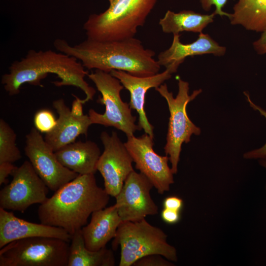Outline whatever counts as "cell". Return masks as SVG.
<instances>
[{
  "label": "cell",
  "instance_id": "3",
  "mask_svg": "<svg viewBox=\"0 0 266 266\" xmlns=\"http://www.w3.org/2000/svg\"><path fill=\"white\" fill-rule=\"evenodd\" d=\"M109 199L94 174H79L40 204L37 215L41 223L62 228L72 235L87 225L94 211L106 207Z\"/></svg>",
  "mask_w": 266,
  "mask_h": 266
},
{
  "label": "cell",
  "instance_id": "25",
  "mask_svg": "<svg viewBox=\"0 0 266 266\" xmlns=\"http://www.w3.org/2000/svg\"><path fill=\"white\" fill-rule=\"evenodd\" d=\"M247 101L250 106L255 110L258 111L266 120V110L256 104L251 99L249 94L244 92ZM243 157L247 159H260L266 160V142L260 148L256 149L243 154Z\"/></svg>",
  "mask_w": 266,
  "mask_h": 266
},
{
  "label": "cell",
  "instance_id": "18",
  "mask_svg": "<svg viewBox=\"0 0 266 266\" xmlns=\"http://www.w3.org/2000/svg\"><path fill=\"white\" fill-rule=\"evenodd\" d=\"M89 224L81 229L86 247L97 251L113 239L122 221L115 204L94 211Z\"/></svg>",
  "mask_w": 266,
  "mask_h": 266
},
{
  "label": "cell",
  "instance_id": "19",
  "mask_svg": "<svg viewBox=\"0 0 266 266\" xmlns=\"http://www.w3.org/2000/svg\"><path fill=\"white\" fill-rule=\"evenodd\" d=\"M55 153L64 166L78 174H95L101 155L98 145L91 140L72 142Z\"/></svg>",
  "mask_w": 266,
  "mask_h": 266
},
{
  "label": "cell",
  "instance_id": "20",
  "mask_svg": "<svg viewBox=\"0 0 266 266\" xmlns=\"http://www.w3.org/2000/svg\"><path fill=\"white\" fill-rule=\"evenodd\" d=\"M115 264L112 249L106 247L97 251L88 249L85 246L81 229L72 235L67 266H114Z\"/></svg>",
  "mask_w": 266,
  "mask_h": 266
},
{
  "label": "cell",
  "instance_id": "14",
  "mask_svg": "<svg viewBox=\"0 0 266 266\" xmlns=\"http://www.w3.org/2000/svg\"><path fill=\"white\" fill-rule=\"evenodd\" d=\"M110 73L118 79L130 92L129 104L131 108L135 110L138 114V125L141 130L143 129L145 133L154 137V127L149 122L145 111L146 94L150 89L159 87L175 72L172 69L167 68L162 72L148 76H137L117 70H112Z\"/></svg>",
  "mask_w": 266,
  "mask_h": 266
},
{
  "label": "cell",
  "instance_id": "5",
  "mask_svg": "<svg viewBox=\"0 0 266 266\" xmlns=\"http://www.w3.org/2000/svg\"><path fill=\"white\" fill-rule=\"evenodd\" d=\"M167 236L160 228L145 219L122 221L112 242L113 250L120 247L119 266H131L140 258L158 254L172 261H177L176 248L167 241Z\"/></svg>",
  "mask_w": 266,
  "mask_h": 266
},
{
  "label": "cell",
  "instance_id": "26",
  "mask_svg": "<svg viewBox=\"0 0 266 266\" xmlns=\"http://www.w3.org/2000/svg\"><path fill=\"white\" fill-rule=\"evenodd\" d=\"M134 266H173L170 261L158 254H153L142 257L136 261Z\"/></svg>",
  "mask_w": 266,
  "mask_h": 266
},
{
  "label": "cell",
  "instance_id": "27",
  "mask_svg": "<svg viewBox=\"0 0 266 266\" xmlns=\"http://www.w3.org/2000/svg\"><path fill=\"white\" fill-rule=\"evenodd\" d=\"M202 8L206 11H209L212 5L215 6L214 13L215 15L221 16H226L230 17L231 14L222 10V8L225 5L227 0H200Z\"/></svg>",
  "mask_w": 266,
  "mask_h": 266
},
{
  "label": "cell",
  "instance_id": "11",
  "mask_svg": "<svg viewBox=\"0 0 266 266\" xmlns=\"http://www.w3.org/2000/svg\"><path fill=\"white\" fill-rule=\"evenodd\" d=\"M153 138L147 133L127 137L124 143L136 169L152 183L160 194L169 190L174 183L173 173L168 165V156H161L153 149Z\"/></svg>",
  "mask_w": 266,
  "mask_h": 266
},
{
  "label": "cell",
  "instance_id": "33",
  "mask_svg": "<svg viewBox=\"0 0 266 266\" xmlns=\"http://www.w3.org/2000/svg\"><path fill=\"white\" fill-rule=\"evenodd\" d=\"M260 164L266 168V160H260Z\"/></svg>",
  "mask_w": 266,
  "mask_h": 266
},
{
  "label": "cell",
  "instance_id": "24",
  "mask_svg": "<svg viewBox=\"0 0 266 266\" xmlns=\"http://www.w3.org/2000/svg\"><path fill=\"white\" fill-rule=\"evenodd\" d=\"M57 123V119L54 113L48 109H41L34 114V128L41 133L46 134L51 132L55 128Z\"/></svg>",
  "mask_w": 266,
  "mask_h": 266
},
{
  "label": "cell",
  "instance_id": "12",
  "mask_svg": "<svg viewBox=\"0 0 266 266\" xmlns=\"http://www.w3.org/2000/svg\"><path fill=\"white\" fill-rule=\"evenodd\" d=\"M100 138L104 150L97 163V170L103 179L104 190L110 196L115 198L128 176L134 170L133 160L116 132L113 131L110 135L102 132Z\"/></svg>",
  "mask_w": 266,
  "mask_h": 266
},
{
  "label": "cell",
  "instance_id": "10",
  "mask_svg": "<svg viewBox=\"0 0 266 266\" xmlns=\"http://www.w3.org/2000/svg\"><path fill=\"white\" fill-rule=\"evenodd\" d=\"M25 154L49 190L56 191L79 174L64 166L35 128L26 135Z\"/></svg>",
  "mask_w": 266,
  "mask_h": 266
},
{
  "label": "cell",
  "instance_id": "6",
  "mask_svg": "<svg viewBox=\"0 0 266 266\" xmlns=\"http://www.w3.org/2000/svg\"><path fill=\"white\" fill-rule=\"evenodd\" d=\"M178 92L175 98L168 91L166 83L162 84L155 90L166 101L170 116L168 125L166 142L164 147L166 155L168 156L173 173L176 174L180 160L182 145L190 141L193 134L200 135V129L195 125L188 116L186 107L201 92V89L194 90L189 95V84L179 78Z\"/></svg>",
  "mask_w": 266,
  "mask_h": 266
},
{
  "label": "cell",
  "instance_id": "16",
  "mask_svg": "<svg viewBox=\"0 0 266 266\" xmlns=\"http://www.w3.org/2000/svg\"><path fill=\"white\" fill-rule=\"evenodd\" d=\"M58 118L55 128L45 134L44 139L54 151L75 142L81 134L87 135L89 127L92 124L88 115L78 116L73 114L63 99L53 101Z\"/></svg>",
  "mask_w": 266,
  "mask_h": 266
},
{
  "label": "cell",
  "instance_id": "28",
  "mask_svg": "<svg viewBox=\"0 0 266 266\" xmlns=\"http://www.w3.org/2000/svg\"><path fill=\"white\" fill-rule=\"evenodd\" d=\"M184 205L183 200L177 196H169L163 201L164 208L180 211Z\"/></svg>",
  "mask_w": 266,
  "mask_h": 266
},
{
  "label": "cell",
  "instance_id": "2",
  "mask_svg": "<svg viewBox=\"0 0 266 266\" xmlns=\"http://www.w3.org/2000/svg\"><path fill=\"white\" fill-rule=\"evenodd\" d=\"M56 74L60 79L53 83L57 87L74 86L85 94L83 104L93 100L95 89L85 80L88 72L80 62L73 57L49 49H31L20 60L13 62L7 73L1 79L5 91L10 96L20 93L25 83L41 86V80L48 74Z\"/></svg>",
  "mask_w": 266,
  "mask_h": 266
},
{
  "label": "cell",
  "instance_id": "13",
  "mask_svg": "<svg viewBox=\"0 0 266 266\" xmlns=\"http://www.w3.org/2000/svg\"><path fill=\"white\" fill-rule=\"evenodd\" d=\"M153 187L141 173L133 170L130 174L115 197V205L122 221H138L158 214V207L150 195Z\"/></svg>",
  "mask_w": 266,
  "mask_h": 266
},
{
  "label": "cell",
  "instance_id": "17",
  "mask_svg": "<svg viewBox=\"0 0 266 266\" xmlns=\"http://www.w3.org/2000/svg\"><path fill=\"white\" fill-rule=\"evenodd\" d=\"M226 51V47L220 46L208 34L202 32L196 41L189 44L182 43L179 34H173L171 46L159 54L157 61L161 66L171 68L175 72L179 65L189 56L205 54L220 56L224 55Z\"/></svg>",
  "mask_w": 266,
  "mask_h": 266
},
{
  "label": "cell",
  "instance_id": "31",
  "mask_svg": "<svg viewBox=\"0 0 266 266\" xmlns=\"http://www.w3.org/2000/svg\"><path fill=\"white\" fill-rule=\"evenodd\" d=\"M253 45L258 54H264L266 53V30L262 33L258 39L253 42Z\"/></svg>",
  "mask_w": 266,
  "mask_h": 266
},
{
  "label": "cell",
  "instance_id": "9",
  "mask_svg": "<svg viewBox=\"0 0 266 266\" xmlns=\"http://www.w3.org/2000/svg\"><path fill=\"white\" fill-rule=\"evenodd\" d=\"M11 175V182L0 191V207L23 212L32 205L42 204L48 199L49 188L29 161L16 167Z\"/></svg>",
  "mask_w": 266,
  "mask_h": 266
},
{
  "label": "cell",
  "instance_id": "29",
  "mask_svg": "<svg viewBox=\"0 0 266 266\" xmlns=\"http://www.w3.org/2000/svg\"><path fill=\"white\" fill-rule=\"evenodd\" d=\"M161 217L165 222L175 224L180 220V211L164 208L161 212Z\"/></svg>",
  "mask_w": 266,
  "mask_h": 266
},
{
  "label": "cell",
  "instance_id": "8",
  "mask_svg": "<svg viewBox=\"0 0 266 266\" xmlns=\"http://www.w3.org/2000/svg\"><path fill=\"white\" fill-rule=\"evenodd\" d=\"M69 246L50 237L15 240L0 248V266H67Z\"/></svg>",
  "mask_w": 266,
  "mask_h": 266
},
{
  "label": "cell",
  "instance_id": "32",
  "mask_svg": "<svg viewBox=\"0 0 266 266\" xmlns=\"http://www.w3.org/2000/svg\"><path fill=\"white\" fill-rule=\"evenodd\" d=\"M75 100H73L71 108V111L72 113L78 116L83 115V103L82 102L81 99L75 96Z\"/></svg>",
  "mask_w": 266,
  "mask_h": 266
},
{
  "label": "cell",
  "instance_id": "4",
  "mask_svg": "<svg viewBox=\"0 0 266 266\" xmlns=\"http://www.w3.org/2000/svg\"><path fill=\"white\" fill-rule=\"evenodd\" d=\"M109 7L89 16L83 25L87 38L109 41L134 37L157 0H108Z\"/></svg>",
  "mask_w": 266,
  "mask_h": 266
},
{
  "label": "cell",
  "instance_id": "7",
  "mask_svg": "<svg viewBox=\"0 0 266 266\" xmlns=\"http://www.w3.org/2000/svg\"><path fill=\"white\" fill-rule=\"evenodd\" d=\"M87 76L101 94L97 102L105 106L102 114L93 109L89 110L88 115L92 124L114 127L127 137L141 130L138 125L135 123L136 118L133 115L130 104L123 101L121 98L120 92L124 87L120 80L110 72L99 69H95Z\"/></svg>",
  "mask_w": 266,
  "mask_h": 266
},
{
  "label": "cell",
  "instance_id": "30",
  "mask_svg": "<svg viewBox=\"0 0 266 266\" xmlns=\"http://www.w3.org/2000/svg\"><path fill=\"white\" fill-rule=\"evenodd\" d=\"M17 166L13 163H0V185L7 182V177L11 175Z\"/></svg>",
  "mask_w": 266,
  "mask_h": 266
},
{
  "label": "cell",
  "instance_id": "21",
  "mask_svg": "<svg viewBox=\"0 0 266 266\" xmlns=\"http://www.w3.org/2000/svg\"><path fill=\"white\" fill-rule=\"evenodd\" d=\"M215 14H202L191 10L175 13L168 10L159 20L162 31L166 33L179 34L182 32H202L207 25L213 22Z\"/></svg>",
  "mask_w": 266,
  "mask_h": 266
},
{
  "label": "cell",
  "instance_id": "15",
  "mask_svg": "<svg viewBox=\"0 0 266 266\" xmlns=\"http://www.w3.org/2000/svg\"><path fill=\"white\" fill-rule=\"evenodd\" d=\"M35 237L54 238L69 242L72 235L62 228L27 221L0 207V248L15 240Z\"/></svg>",
  "mask_w": 266,
  "mask_h": 266
},
{
  "label": "cell",
  "instance_id": "1",
  "mask_svg": "<svg viewBox=\"0 0 266 266\" xmlns=\"http://www.w3.org/2000/svg\"><path fill=\"white\" fill-rule=\"evenodd\" d=\"M53 45L58 51L76 58L88 69L107 72L121 70L137 76H148L159 73L161 66L154 58L155 52L145 48L134 37L109 41L87 38L74 45L57 38Z\"/></svg>",
  "mask_w": 266,
  "mask_h": 266
},
{
  "label": "cell",
  "instance_id": "22",
  "mask_svg": "<svg viewBox=\"0 0 266 266\" xmlns=\"http://www.w3.org/2000/svg\"><path fill=\"white\" fill-rule=\"evenodd\" d=\"M230 17L231 24L240 25L247 30H266V0H238Z\"/></svg>",
  "mask_w": 266,
  "mask_h": 266
},
{
  "label": "cell",
  "instance_id": "23",
  "mask_svg": "<svg viewBox=\"0 0 266 266\" xmlns=\"http://www.w3.org/2000/svg\"><path fill=\"white\" fill-rule=\"evenodd\" d=\"M16 134L3 119H0V163H13L21 158L16 143Z\"/></svg>",
  "mask_w": 266,
  "mask_h": 266
}]
</instances>
